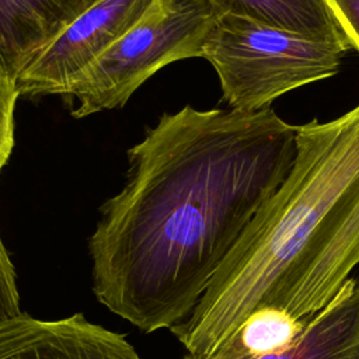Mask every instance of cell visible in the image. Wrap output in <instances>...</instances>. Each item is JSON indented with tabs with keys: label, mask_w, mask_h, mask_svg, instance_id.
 <instances>
[{
	"label": "cell",
	"mask_w": 359,
	"mask_h": 359,
	"mask_svg": "<svg viewBox=\"0 0 359 359\" xmlns=\"http://www.w3.org/2000/svg\"><path fill=\"white\" fill-rule=\"evenodd\" d=\"M299 130L271 108L164 114L88 240L100 303L146 334L181 324L290 172Z\"/></svg>",
	"instance_id": "cell-1"
},
{
	"label": "cell",
	"mask_w": 359,
	"mask_h": 359,
	"mask_svg": "<svg viewBox=\"0 0 359 359\" xmlns=\"http://www.w3.org/2000/svg\"><path fill=\"white\" fill-rule=\"evenodd\" d=\"M359 265V105L300 126L294 164L262 203L191 314L170 331L194 359L250 320L302 327Z\"/></svg>",
	"instance_id": "cell-2"
},
{
	"label": "cell",
	"mask_w": 359,
	"mask_h": 359,
	"mask_svg": "<svg viewBox=\"0 0 359 359\" xmlns=\"http://www.w3.org/2000/svg\"><path fill=\"white\" fill-rule=\"evenodd\" d=\"M348 50L250 18L220 14L203 48L231 109L259 111L285 93L338 73Z\"/></svg>",
	"instance_id": "cell-3"
},
{
	"label": "cell",
	"mask_w": 359,
	"mask_h": 359,
	"mask_svg": "<svg viewBox=\"0 0 359 359\" xmlns=\"http://www.w3.org/2000/svg\"><path fill=\"white\" fill-rule=\"evenodd\" d=\"M220 11L212 0H154L149 10L65 95L77 101L76 118L122 107L157 70L203 53Z\"/></svg>",
	"instance_id": "cell-4"
},
{
	"label": "cell",
	"mask_w": 359,
	"mask_h": 359,
	"mask_svg": "<svg viewBox=\"0 0 359 359\" xmlns=\"http://www.w3.org/2000/svg\"><path fill=\"white\" fill-rule=\"evenodd\" d=\"M154 0H98L60 31L17 80L20 95L66 94Z\"/></svg>",
	"instance_id": "cell-5"
},
{
	"label": "cell",
	"mask_w": 359,
	"mask_h": 359,
	"mask_svg": "<svg viewBox=\"0 0 359 359\" xmlns=\"http://www.w3.org/2000/svg\"><path fill=\"white\" fill-rule=\"evenodd\" d=\"M0 359H142L119 334L81 313L39 320L27 313L0 321Z\"/></svg>",
	"instance_id": "cell-6"
},
{
	"label": "cell",
	"mask_w": 359,
	"mask_h": 359,
	"mask_svg": "<svg viewBox=\"0 0 359 359\" xmlns=\"http://www.w3.org/2000/svg\"><path fill=\"white\" fill-rule=\"evenodd\" d=\"M205 359H359V280L349 278L337 297L287 341L258 352Z\"/></svg>",
	"instance_id": "cell-7"
},
{
	"label": "cell",
	"mask_w": 359,
	"mask_h": 359,
	"mask_svg": "<svg viewBox=\"0 0 359 359\" xmlns=\"http://www.w3.org/2000/svg\"><path fill=\"white\" fill-rule=\"evenodd\" d=\"M98 0H0V77L17 83L38 53Z\"/></svg>",
	"instance_id": "cell-8"
},
{
	"label": "cell",
	"mask_w": 359,
	"mask_h": 359,
	"mask_svg": "<svg viewBox=\"0 0 359 359\" xmlns=\"http://www.w3.org/2000/svg\"><path fill=\"white\" fill-rule=\"evenodd\" d=\"M220 14L250 18L311 39L352 46L339 28L327 0H212Z\"/></svg>",
	"instance_id": "cell-9"
},
{
	"label": "cell",
	"mask_w": 359,
	"mask_h": 359,
	"mask_svg": "<svg viewBox=\"0 0 359 359\" xmlns=\"http://www.w3.org/2000/svg\"><path fill=\"white\" fill-rule=\"evenodd\" d=\"M18 97L17 83L0 77V170L14 146V108Z\"/></svg>",
	"instance_id": "cell-10"
},
{
	"label": "cell",
	"mask_w": 359,
	"mask_h": 359,
	"mask_svg": "<svg viewBox=\"0 0 359 359\" xmlns=\"http://www.w3.org/2000/svg\"><path fill=\"white\" fill-rule=\"evenodd\" d=\"M20 313L22 311L20 309L15 268L0 236V321L15 317Z\"/></svg>",
	"instance_id": "cell-11"
},
{
	"label": "cell",
	"mask_w": 359,
	"mask_h": 359,
	"mask_svg": "<svg viewBox=\"0 0 359 359\" xmlns=\"http://www.w3.org/2000/svg\"><path fill=\"white\" fill-rule=\"evenodd\" d=\"M327 4L352 49L359 52V0H327Z\"/></svg>",
	"instance_id": "cell-12"
}]
</instances>
